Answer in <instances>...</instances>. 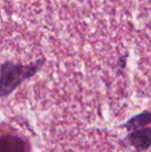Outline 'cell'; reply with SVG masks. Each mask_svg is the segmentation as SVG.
Instances as JSON below:
<instances>
[{
	"instance_id": "1",
	"label": "cell",
	"mask_w": 151,
	"mask_h": 152,
	"mask_svg": "<svg viewBox=\"0 0 151 152\" xmlns=\"http://www.w3.org/2000/svg\"><path fill=\"white\" fill-rule=\"evenodd\" d=\"M44 63V59H39L34 63L23 65V64L14 63L6 61L1 65V94L5 96L10 93L17 86L24 82L25 80L31 78L40 68Z\"/></svg>"
},
{
	"instance_id": "3",
	"label": "cell",
	"mask_w": 151,
	"mask_h": 152,
	"mask_svg": "<svg viewBox=\"0 0 151 152\" xmlns=\"http://www.w3.org/2000/svg\"><path fill=\"white\" fill-rule=\"evenodd\" d=\"M1 152H26V149L21 139L14 136H4L1 138Z\"/></svg>"
},
{
	"instance_id": "2",
	"label": "cell",
	"mask_w": 151,
	"mask_h": 152,
	"mask_svg": "<svg viewBox=\"0 0 151 152\" xmlns=\"http://www.w3.org/2000/svg\"><path fill=\"white\" fill-rule=\"evenodd\" d=\"M128 141L136 149H146L151 145V129H136L128 136Z\"/></svg>"
}]
</instances>
